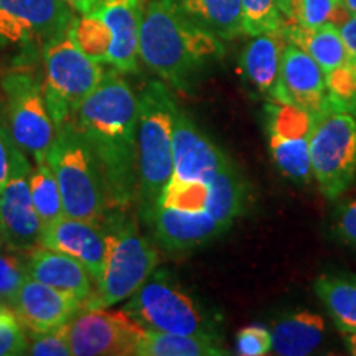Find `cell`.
<instances>
[{"label":"cell","instance_id":"cell-8","mask_svg":"<svg viewBox=\"0 0 356 356\" xmlns=\"http://www.w3.org/2000/svg\"><path fill=\"white\" fill-rule=\"evenodd\" d=\"M104 73L101 63L84 55L68 32L43 44V92L55 127L74 118Z\"/></svg>","mask_w":356,"mask_h":356},{"label":"cell","instance_id":"cell-4","mask_svg":"<svg viewBox=\"0 0 356 356\" xmlns=\"http://www.w3.org/2000/svg\"><path fill=\"white\" fill-rule=\"evenodd\" d=\"M47 163L55 173L71 218L102 222L111 211L99 163L73 119L58 124Z\"/></svg>","mask_w":356,"mask_h":356},{"label":"cell","instance_id":"cell-38","mask_svg":"<svg viewBox=\"0 0 356 356\" xmlns=\"http://www.w3.org/2000/svg\"><path fill=\"white\" fill-rule=\"evenodd\" d=\"M341 38H343L346 51H348V63L356 65V13L348 15L346 19L338 25Z\"/></svg>","mask_w":356,"mask_h":356},{"label":"cell","instance_id":"cell-27","mask_svg":"<svg viewBox=\"0 0 356 356\" xmlns=\"http://www.w3.org/2000/svg\"><path fill=\"white\" fill-rule=\"evenodd\" d=\"M30 191H32L33 207L42 228L66 215L60 186H58L55 173L47 162L37 163L30 172Z\"/></svg>","mask_w":356,"mask_h":356},{"label":"cell","instance_id":"cell-33","mask_svg":"<svg viewBox=\"0 0 356 356\" xmlns=\"http://www.w3.org/2000/svg\"><path fill=\"white\" fill-rule=\"evenodd\" d=\"M26 252L13 249L7 244L0 248V300L8 305L17 291L25 282Z\"/></svg>","mask_w":356,"mask_h":356},{"label":"cell","instance_id":"cell-23","mask_svg":"<svg viewBox=\"0 0 356 356\" xmlns=\"http://www.w3.org/2000/svg\"><path fill=\"white\" fill-rule=\"evenodd\" d=\"M246 198V181L239 173V168L231 162L229 157H226L215 178L208 185L207 211L228 229L231 222L243 213Z\"/></svg>","mask_w":356,"mask_h":356},{"label":"cell","instance_id":"cell-24","mask_svg":"<svg viewBox=\"0 0 356 356\" xmlns=\"http://www.w3.org/2000/svg\"><path fill=\"white\" fill-rule=\"evenodd\" d=\"M191 20L218 38L233 40L243 35L241 0H173Z\"/></svg>","mask_w":356,"mask_h":356},{"label":"cell","instance_id":"cell-12","mask_svg":"<svg viewBox=\"0 0 356 356\" xmlns=\"http://www.w3.org/2000/svg\"><path fill=\"white\" fill-rule=\"evenodd\" d=\"M74 17L63 0H0V43L43 47L68 32Z\"/></svg>","mask_w":356,"mask_h":356},{"label":"cell","instance_id":"cell-5","mask_svg":"<svg viewBox=\"0 0 356 356\" xmlns=\"http://www.w3.org/2000/svg\"><path fill=\"white\" fill-rule=\"evenodd\" d=\"M139 99V203L145 216L173 173V121L177 102L162 81H149Z\"/></svg>","mask_w":356,"mask_h":356},{"label":"cell","instance_id":"cell-45","mask_svg":"<svg viewBox=\"0 0 356 356\" xmlns=\"http://www.w3.org/2000/svg\"><path fill=\"white\" fill-rule=\"evenodd\" d=\"M350 65H351V66H353V68L356 70V65H355V63H350Z\"/></svg>","mask_w":356,"mask_h":356},{"label":"cell","instance_id":"cell-25","mask_svg":"<svg viewBox=\"0 0 356 356\" xmlns=\"http://www.w3.org/2000/svg\"><path fill=\"white\" fill-rule=\"evenodd\" d=\"M318 299L343 333H356V277L325 274L314 282Z\"/></svg>","mask_w":356,"mask_h":356},{"label":"cell","instance_id":"cell-21","mask_svg":"<svg viewBox=\"0 0 356 356\" xmlns=\"http://www.w3.org/2000/svg\"><path fill=\"white\" fill-rule=\"evenodd\" d=\"M280 32L286 42L293 43L314 58L323 73L348 63V51L335 24H325L314 29L287 24L282 25Z\"/></svg>","mask_w":356,"mask_h":356},{"label":"cell","instance_id":"cell-18","mask_svg":"<svg viewBox=\"0 0 356 356\" xmlns=\"http://www.w3.org/2000/svg\"><path fill=\"white\" fill-rule=\"evenodd\" d=\"M145 0H97L91 10L111 33L106 65L121 73L139 71V38Z\"/></svg>","mask_w":356,"mask_h":356},{"label":"cell","instance_id":"cell-26","mask_svg":"<svg viewBox=\"0 0 356 356\" xmlns=\"http://www.w3.org/2000/svg\"><path fill=\"white\" fill-rule=\"evenodd\" d=\"M228 351L222 348L220 340L197 335H178L145 330L136 356H222Z\"/></svg>","mask_w":356,"mask_h":356},{"label":"cell","instance_id":"cell-2","mask_svg":"<svg viewBox=\"0 0 356 356\" xmlns=\"http://www.w3.org/2000/svg\"><path fill=\"white\" fill-rule=\"evenodd\" d=\"M225 55L222 40L191 20L173 0H150L140 24L139 56L152 73L178 91Z\"/></svg>","mask_w":356,"mask_h":356},{"label":"cell","instance_id":"cell-20","mask_svg":"<svg viewBox=\"0 0 356 356\" xmlns=\"http://www.w3.org/2000/svg\"><path fill=\"white\" fill-rule=\"evenodd\" d=\"M282 32L261 33L252 37L241 55V73L248 84L269 97L279 79L280 61L286 47Z\"/></svg>","mask_w":356,"mask_h":356},{"label":"cell","instance_id":"cell-29","mask_svg":"<svg viewBox=\"0 0 356 356\" xmlns=\"http://www.w3.org/2000/svg\"><path fill=\"white\" fill-rule=\"evenodd\" d=\"M68 33L84 55L101 65L106 63L111 48V33L95 12L89 10L74 17Z\"/></svg>","mask_w":356,"mask_h":356},{"label":"cell","instance_id":"cell-31","mask_svg":"<svg viewBox=\"0 0 356 356\" xmlns=\"http://www.w3.org/2000/svg\"><path fill=\"white\" fill-rule=\"evenodd\" d=\"M208 204V185L202 181H184L170 178L155 207L181 211H203ZM154 207V208H155Z\"/></svg>","mask_w":356,"mask_h":356},{"label":"cell","instance_id":"cell-9","mask_svg":"<svg viewBox=\"0 0 356 356\" xmlns=\"http://www.w3.org/2000/svg\"><path fill=\"white\" fill-rule=\"evenodd\" d=\"M0 89L13 142L35 165L44 163L55 139V122L44 101L43 78L29 68H15L3 74Z\"/></svg>","mask_w":356,"mask_h":356},{"label":"cell","instance_id":"cell-3","mask_svg":"<svg viewBox=\"0 0 356 356\" xmlns=\"http://www.w3.org/2000/svg\"><path fill=\"white\" fill-rule=\"evenodd\" d=\"M106 233L104 270L81 309H111L127 300L157 267V249L140 233L136 218L113 208L102 220Z\"/></svg>","mask_w":356,"mask_h":356},{"label":"cell","instance_id":"cell-32","mask_svg":"<svg viewBox=\"0 0 356 356\" xmlns=\"http://www.w3.org/2000/svg\"><path fill=\"white\" fill-rule=\"evenodd\" d=\"M243 35L256 37L261 33L280 32L282 17L277 0H241Z\"/></svg>","mask_w":356,"mask_h":356},{"label":"cell","instance_id":"cell-17","mask_svg":"<svg viewBox=\"0 0 356 356\" xmlns=\"http://www.w3.org/2000/svg\"><path fill=\"white\" fill-rule=\"evenodd\" d=\"M40 244L74 257L86 267L95 280V286L99 282L102 270H104L106 251H108L102 222L65 215L58 221L42 228Z\"/></svg>","mask_w":356,"mask_h":356},{"label":"cell","instance_id":"cell-35","mask_svg":"<svg viewBox=\"0 0 356 356\" xmlns=\"http://www.w3.org/2000/svg\"><path fill=\"white\" fill-rule=\"evenodd\" d=\"M273 350V337L264 325L254 323L241 328L236 335V353L241 356H262Z\"/></svg>","mask_w":356,"mask_h":356},{"label":"cell","instance_id":"cell-39","mask_svg":"<svg viewBox=\"0 0 356 356\" xmlns=\"http://www.w3.org/2000/svg\"><path fill=\"white\" fill-rule=\"evenodd\" d=\"M8 167H10V157H8L7 145V127L0 124V188L7 180Z\"/></svg>","mask_w":356,"mask_h":356},{"label":"cell","instance_id":"cell-28","mask_svg":"<svg viewBox=\"0 0 356 356\" xmlns=\"http://www.w3.org/2000/svg\"><path fill=\"white\" fill-rule=\"evenodd\" d=\"M269 137L270 154H273L275 165L284 175L293 181H299V184H309L314 180L309 137H300V139Z\"/></svg>","mask_w":356,"mask_h":356},{"label":"cell","instance_id":"cell-30","mask_svg":"<svg viewBox=\"0 0 356 356\" xmlns=\"http://www.w3.org/2000/svg\"><path fill=\"white\" fill-rule=\"evenodd\" d=\"M267 132L280 139H300L309 137L314 115L296 104L270 101L266 106Z\"/></svg>","mask_w":356,"mask_h":356},{"label":"cell","instance_id":"cell-37","mask_svg":"<svg viewBox=\"0 0 356 356\" xmlns=\"http://www.w3.org/2000/svg\"><path fill=\"white\" fill-rule=\"evenodd\" d=\"M333 231L341 241L356 248V200H351L338 208Z\"/></svg>","mask_w":356,"mask_h":356},{"label":"cell","instance_id":"cell-11","mask_svg":"<svg viewBox=\"0 0 356 356\" xmlns=\"http://www.w3.org/2000/svg\"><path fill=\"white\" fill-rule=\"evenodd\" d=\"M7 145L10 167L6 184L0 188V234L3 244L19 251L30 252L40 246L42 225L35 211L30 191L29 157L13 142L7 129Z\"/></svg>","mask_w":356,"mask_h":356},{"label":"cell","instance_id":"cell-10","mask_svg":"<svg viewBox=\"0 0 356 356\" xmlns=\"http://www.w3.org/2000/svg\"><path fill=\"white\" fill-rule=\"evenodd\" d=\"M65 332L73 356H136L145 335V328L122 309H81Z\"/></svg>","mask_w":356,"mask_h":356},{"label":"cell","instance_id":"cell-43","mask_svg":"<svg viewBox=\"0 0 356 356\" xmlns=\"http://www.w3.org/2000/svg\"><path fill=\"white\" fill-rule=\"evenodd\" d=\"M2 244H3V239H2V234H0V248H2Z\"/></svg>","mask_w":356,"mask_h":356},{"label":"cell","instance_id":"cell-15","mask_svg":"<svg viewBox=\"0 0 356 356\" xmlns=\"http://www.w3.org/2000/svg\"><path fill=\"white\" fill-rule=\"evenodd\" d=\"M327 86L325 73L317 61L293 43H286L280 61V73L269 99L296 104L314 115L322 108Z\"/></svg>","mask_w":356,"mask_h":356},{"label":"cell","instance_id":"cell-7","mask_svg":"<svg viewBox=\"0 0 356 356\" xmlns=\"http://www.w3.org/2000/svg\"><path fill=\"white\" fill-rule=\"evenodd\" d=\"M314 178L327 200H337L356 177V115L323 101L309 134Z\"/></svg>","mask_w":356,"mask_h":356},{"label":"cell","instance_id":"cell-16","mask_svg":"<svg viewBox=\"0 0 356 356\" xmlns=\"http://www.w3.org/2000/svg\"><path fill=\"white\" fill-rule=\"evenodd\" d=\"M142 218L152 229L155 241L170 254L193 251L226 231L207 210L181 211L155 207Z\"/></svg>","mask_w":356,"mask_h":356},{"label":"cell","instance_id":"cell-13","mask_svg":"<svg viewBox=\"0 0 356 356\" xmlns=\"http://www.w3.org/2000/svg\"><path fill=\"white\" fill-rule=\"evenodd\" d=\"M226 155L207 134L202 132L184 109L177 108L173 121V173L184 181L210 185Z\"/></svg>","mask_w":356,"mask_h":356},{"label":"cell","instance_id":"cell-42","mask_svg":"<svg viewBox=\"0 0 356 356\" xmlns=\"http://www.w3.org/2000/svg\"><path fill=\"white\" fill-rule=\"evenodd\" d=\"M346 343H348V350L350 353L356 356V333H346Z\"/></svg>","mask_w":356,"mask_h":356},{"label":"cell","instance_id":"cell-44","mask_svg":"<svg viewBox=\"0 0 356 356\" xmlns=\"http://www.w3.org/2000/svg\"><path fill=\"white\" fill-rule=\"evenodd\" d=\"M3 305H7V304H6V302H2V300H0V307H3Z\"/></svg>","mask_w":356,"mask_h":356},{"label":"cell","instance_id":"cell-41","mask_svg":"<svg viewBox=\"0 0 356 356\" xmlns=\"http://www.w3.org/2000/svg\"><path fill=\"white\" fill-rule=\"evenodd\" d=\"M338 3L348 15H355L356 13V0H338Z\"/></svg>","mask_w":356,"mask_h":356},{"label":"cell","instance_id":"cell-40","mask_svg":"<svg viewBox=\"0 0 356 356\" xmlns=\"http://www.w3.org/2000/svg\"><path fill=\"white\" fill-rule=\"evenodd\" d=\"M76 13H86L92 8L97 0H63Z\"/></svg>","mask_w":356,"mask_h":356},{"label":"cell","instance_id":"cell-19","mask_svg":"<svg viewBox=\"0 0 356 356\" xmlns=\"http://www.w3.org/2000/svg\"><path fill=\"white\" fill-rule=\"evenodd\" d=\"M26 275L81 302L95 291V280L81 262L42 244L26 252Z\"/></svg>","mask_w":356,"mask_h":356},{"label":"cell","instance_id":"cell-36","mask_svg":"<svg viewBox=\"0 0 356 356\" xmlns=\"http://www.w3.org/2000/svg\"><path fill=\"white\" fill-rule=\"evenodd\" d=\"M33 338H29L25 355L32 356H73L66 338L65 325L48 333H32Z\"/></svg>","mask_w":356,"mask_h":356},{"label":"cell","instance_id":"cell-6","mask_svg":"<svg viewBox=\"0 0 356 356\" xmlns=\"http://www.w3.org/2000/svg\"><path fill=\"white\" fill-rule=\"evenodd\" d=\"M122 310L145 330L220 340L216 323L165 269L154 270L126 300Z\"/></svg>","mask_w":356,"mask_h":356},{"label":"cell","instance_id":"cell-34","mask_svg":"<svg viewBox=\"0 0 356 356\" xmlns=\"http://www.w3.org/2000/svg\"><path fill=\"white\" fill-rule=\"evenodd\" d=\"M26 346L29 337L15 312L8 305L0 307V356L25 355Z\"/></svg>","mask_w":356,"mask_h":356},{"label":"cell","instance_id":"cell-22","mask_svg":"<svg viewBox=\"0 0 356 356\" xmlns=\"http://www.w3.org/2000/svg\"><path fill=\"white\" fill-rule=\"evenodd\" d=\"M325 320L314 312L302 310L280 318L274 325L273 350L280 356H307L322 345Z\"/></svg>","mask_w":356,"mask_h":356},{"label":"cell","instance_id":"cell-14","mask_svg":"<svg viewBox=\"0 0 356 356\" xmlns=\"http://www.w3.org/2000/svg\"><path fill=\"white\" fill-rule=\"evenodd\" d=\"M8 307L30 333H48L68 323L81 310L83 302L26 277Z\"/></svg>","mask_w":356,"mask_h":356},{"label":"cell","instance_id":"cell-1","mask_svg":"<svg viewBox=\"0 0 356 356\" xmlns=\"http://www.w3.org/2000/svg\"><path fill=\"white\" fill-rule=\"evenodd\" d=\"M73 121L99 163L111 210H126L139 200V99L121 71H106Z\"/></svg>","mask_w":356,"mask_h":356}]
</instances>
